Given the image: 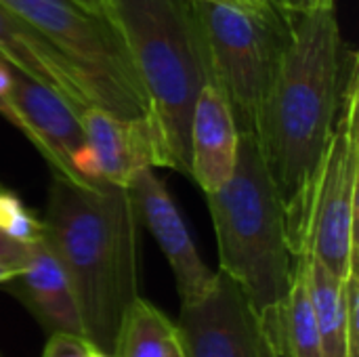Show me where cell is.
<instances>
[{
	"label": "cell",
	"mask_w": 359,
	"mask_h": 357,
	"mask_svg": "<svg viewBox=\"0 0 359 357\" xmlns=\"http://www.w3.org/2000/svg\"><path fill=\"white\" fill-rule=\"evenodd\" d=\"M29 252H32V244L17 242L0 231V263L2 265L13 269L15 274H19L27 265Z\"/></svg>",
	"instance_id": "obj_21"
},
{
	"label": "cell",
	"mask_w": 359,
	"mask_h": 357,
	"mask_svg": "<svg viewBox=\"0 0 359 357\" xmlns=\"http://www.w3.org/2000/svg\"><path fill=\"white\" fill-rule=\"evenodd\" d=\"M240 130L221 90L208 82L200 90L189 128V177L204 194L221 189L238 160Z\"/></svg>",
	"instance_id": "obj_13"
},
{
	"label": "cell",
	"mask_w": 359,
	"mask_h": 357,
	"mask_svg": "<svg viewBox=\"0 0 359 357\" xmlns=\"http://www.w3.org/2000/svg\"><path fill=\"white\" fill-rule=\"evenodd\" d=\"M6 84H8V63H4L0 59V97H2L4 88H6Z\"/></svg>",
	"instance_id": "obj_23"
},
{
	"label": "cell",
	"mask_w": 359,
	"mask_h": 357,
	"mask_svg": "<svg viewBox=\"0 0 359 357\" xmlns=\"http://www.w3.org/2000/svg\"><path fill=\"white\" fill-rule=\"evenodd\" d=\"M288 15V40L255 120V141L282 202L290 250L307 255L318 177L358 59L334 4Z\"/></svg>",
	"instance_id": "obj_1"
},
{
	"label": "cell",
	"mask_w": 359,
	"mask_h": 357,
	"mask_svg": "<svg viewBox=\"0 0 359 357\" xmlns=\"http://www.w3.org/2000/svg\"><path fill=\"white\" fill-rule=\"evenodd\" d=\"M175 322L156 305L137 297L128 307L114 345V357H168Z\"/></svg>",
	"instance_id": "obj_17"
},
{
	"label": "cell",
	"mask_w": 359,
	"mask_h": 357,
	"mask_svg": "<svg viewBox=\"0 0 359 357\" xmlns=\"http://www.w3.org/2000/svg\"><path fill=\"white\" fill-rule=\"evenodd\" d=\"M13 276H15V271H13V269H8L6 265H2V263H0V286H2L4 282H8Z\"/></svg>",
	"instance_id": "obj_25"
},
{
	"label": "cell",
	"mask_w": 359,
	"mask_h": 357,
	"mask_svg": "<svg viewBox=\"0 0 359 357\" xmlns=\"http://www.w3.org/2000/svg\"><path fill=\"white\" fill-rule=\"evenodd\" d=\"M343 305H345V330L347 353L359 357V271L358 267L343 280Z\"/></svg>",
	"instance_id": "obj_19"
},
{
	"label": "cell",
	"mask_w": 359,
	"mask_h": 357,
	"mask_svg": "<svg viewBox=\"0 0 359 357\" xmlns=\"http://www.w3.org/2000/svg\"><path fill=\"white\" fill-rule=\"evenodd\" d=\"M175 332L183 357H282L240 284L221 269L202 299L181 305Z\"/></svg>",
	"instance_id": "obj_8"
},
{
	"label": "cell",
	"mask_w": 359,
	"mask_h": 357,
	"mask_svg": "<svg viewBox=\"0 0 359 357\" xmlns=\"http://www.w3.org/2000/svg\"><path fill=\"white\" fill-rule=\"evenodd\" d=\"M358 72L351 76L316 185L307 252L345 280L358 267Z\"/></svg>",
	"instance_id": "obj_7"
},
{
	"label": "cell",
	"mask_w": 359,
	"mask_h": 357,
	"mask_svg": "<svg viewBox=\"0 0 359 357\" xmlns=\"http://www.w3.org/2000/svg\"><path fill=\"white\" fill-rule=\"evenodd\" d=\"M276 4L284 13H303V11L324 6V4H332V0H276Z\"/></svg>",
	"instance_id": "obj_22"
},
{
	"label": "cell",
	"mask_w": 359,
	"mask_h": 357,
	"mask_svg": "<svg viewBox=\"0 0 359 357\" xmlns=\"http://www.w3.org/2000/svg\"><path fill=\"white\" fill-rule=\"evenodd\" d=\"M273 343L282 357H324L307 286V255L294 259V271Z\"/></svg>",
	"instance_id": "obj_15"
},
{
	"label": "cell",
	"mask_w": 359,
	"mask_h": 357,
	"mask_svg": "<svg viewBox=\"0 0 359 357\" xmlns=\"http://www.w3.org/2000/svg\"><path fill=\"white\" fill-rule=\"evenodd\" d=\"M206 202L219 269L240 284L273 339L290 290L294 255L280 196L252 133H240L236 168L221 189L206 194Z\"/></svg>",
	"instance_id": "obj_3"
},
{
	"label": "cell",
	"mask_w": 359,
	"mask_h": 357,
	"mask_svg": "<svg viewBox=\"0 0 359 357\" xmlns=\"http://www.w3.org/2000/svg\"><path fill=\"white\" fill-rule=\"evenodd\" d=\"M13 122L48 160L55 173L80 183L97 185L86 151L80 116L53 88L8 65V84L2 93Z\"/></svg>",
	"instance_id": "obj_9"
},
{
	"label": "cell",
	"mask_w": 359,
	"mask_h": 357,
	"mask_svg": "<svg viewBox=\"0 0 359 357\" xmlns=\"http://www.w3.org/2000/svg\"><path fill=\"white\" fill-rule=\"evenodd\" d=\"M307 286L316 314V324L322 341L324 357H349L347 330H345V305H343V280L330 274L318 259L307 252Z\"/></svg>",
	"instance_id": "obj_16"
},
{
	"label": "cell",
	"mask_w": 359,
	"mask_h": 357,
	"mask_svg": "<svg viewBox=\"0 0 359 357\" xmlns=\"http://www.w3.org/2000/svg\"><path fill=\"white\" fill-rule=\"evenodd\" d=\"M0 116H4L8 122H13V114H11V109H8V105H6L4 97H0Z\"/></svg>",
	"instance_id": "obj_27"
},
{
	"label": "cell",
	"mask_w": 359,
	"mask_h": 357,
	"mask_svg": "<svg viewBox=\"0 0 359 357\" xmlns=\"http://www.w3.org/2000/svg\"><path fill=\"white\" fill-rule=\"evenodd\" d=\"M168 357H183V351H181V347H179V341H177V332H175V339H172V345H170Z\"/></svg>",
	"instance_id": "obj_26"
},
{
	"label": "cell",
	"mask_w": 359,
	"mask_h": 357,
	"mask_svg": "<svg viewBox=\"0 0 359 357\" xmlns=\"http://www.w3.org/2000/svg\"><path fill=\"white\" fill-rule=\"evenodd\" d=\"M154 170L156 168H141L130 179L126 189L133 196L139 223L151 231L170 265L181 305H189L210 290L217 271L208 269L198 255V248L183 217L179 215L175 200Z\"/></svg>",
	"instance_id": "obj_10"
},
{
	"label": "cell",
	"mask_w": 359,
	"mask_h": 357,
	"mask_svg": "<svg viewBox=\"0 0 359 357\" xmlns=\"http://www.w3.org/2000/svg\"><path fill=\"white\" fill-rule=\"evenodd\" d=\"M2 286L17 297V301L36 318L46 335L67 332L86 339L69 280L44 240L32 244L27 265Z\"/></svg>",
	"instance_id": "obj_14"
},
{
	"label": "cell",
	"mask_w": 359,
	"mask_h": 357,
	"mask_svg": "<svg viewBox=\"0 0 359 357\" xmlns=\"http://www.w3.org/2000/svg\"><path fill=\"white\" fill-rule=\"evenodd\" d=\"M0 231L23 244L42 240V221L34 217L17 196L4 187H0Z\"/></svg>",
	"instance_id": "obj_18"
},
{
	"label": "cell",
	"mask_w": 359,
	"mask_h": 357,
	"mask_svg": "<svg viewBox=\"0 0 359 357\" xmlns=\"http://www.w3.org/2000/svg\"><path fill=\"white\" fill-rule=\"evenodd\" d=\"M88 345L90 341H86L84 337L55 332V335H48L42 357H86Z\"/></svg>",
	"instance_id": "obj_20"
},
{
	"label": "cell",
	"mask_w": 359,
	"mask_h": 357,
	"mask_svg": "<svg viewBox=\"0 0 359 357\" xmlns=\"http://www.w3.org/2000/svg\"><path fill=\"white\" fill-rule=\"evenodd\" d=\"M242 2H246L250 6H265V4H273L276 0H242Z\"/></svg>",
	"instance_id": "obj_28"
},
{
	"label": "cell",
	"mask_w": 359,
	"mask_h": 357,
	"mask_svg": "<svg viewBox=\"0 0 359 357\" xmlns=\"http://www.w3.org/2000/svg\"><path fill=\"white\" fill-rule=\"evenodd\" d=\"M36 25L76 67L95 107L149 116V99L126 42L101 0H0Z\"/></svg>",
	"instance_id": "obj_5"
},
{
	"label": "cell",
	"mask_w": 359,
	"mask_h": 357,
	"mask_svg": "<svg viewBox=\"0 0 359 357\" xmlns=\"http://www.w3.org/2000/svg\"><path fill=\"white\" fill-rule=\"evenodd\" d=\"M101 2L126 42L170 168L189 177L191 114L200 90L210 82L206 46L191 0Z\"/></svg>",
	"instance_id": "obj_4"
},
{
	"label": "cell",
	"mask_w": 359,
	"mask_h": 357,
	"mask_svg": "<svg viewBox=\"0 0 359 357\" xmlns=\"http://www.w3.org/2000/svg\"><path fill=\"white\" fill-rule=\"evenodd\" d=\"M0 187H2V185H0Z\"/></svg>",
	"instance_id": "obj_29"
},
{
	"label": "cell",
	"mask_w": 359,
	"mask_h": 357,
	"mask_svg": "<svg viewBox=\"0 0 359 357\" xmlns=\"http://www.w3.org/2000/svg\"><path fill=\"white\" fill-rule=\"evenodd\" d=\"M0 357H2V356H0Z\"/></svg>",
	"instance_id": "obj_30"
},
{
	"label": "cell",
	"mask_w": 359,
	"mask_h": 357,
	"mask_svg": "<svg viewBox=\"0 0 359 357\" xmlns=\"http://www.w3.org/2000/svg\"><path fill=\"white\" fill-rule=\"evenodd\" d=\"M0 59L63 97L82 118L95 107L72 61L27 19L0 2Z\"/></svg>",
	"instance_id": "obj_12"
},
{
	"label": "cell",
	"mask_w": 359,
	"mask_h": 357,
	"mask_svg": "<svg viewBox=\"0 0 359 357\" xmlns=\"http://www.w3.org/2000/svg\"><path fill=\"white\" fill-rule=\"evenodd\" d=\"M80 120L95 179L128 187L141 168H170L166 147L151 116L120 118L107 109L88 107Z\"/></svg>",
	"instance_id": "obj_11"
},
{
	"label": "cell",
	"mask_w": 359,
	"mask_h": 357,
	"mask_svg": "<svg viewBox=\"0 0 359 357\" xmlns=\"http://www.w3.org/2000/svg\"><path fill=\"white\" fill-rule=\"evenodd\" d=\"M204 38L210 82L231 107L240 133H252L259 107L288 40V15L273 2L191 0Z\"/></svg>",
	"instance_id": "obj_6"
},
{
	"label": "cell",
	"mask_w": 359,
	"mask_h": 357,
	"mask_svg": "<svg viewBox=\"0 0 359 357\" xmlns=\"http://www.w3.org/2000/svg\"><path fill=\"white\" fill-rule=\"evenodd\" d=\"M42 240L61 263L86 339L114 353L120 324L139 295V215L126 187L80 185L53 175Z\"/></svg>",
	"instance_id": "obj_2"
},
{
	"label": "cell",
	"mask_w": 359,
	"mask_h": 357,
	"mask_svg": "<svg viewBox=\"0 0 359 357\" xmlns=\"http://www.w3.org/2000/svg\"><path fill=\"white\" fill-rule=\"evenodd\" d=\"M86 357H114V353H107L99 347H95L93 343L88 345V351H86Z\"/></svg>",
	"instance_id": "obj_24"
}]
</instances>
